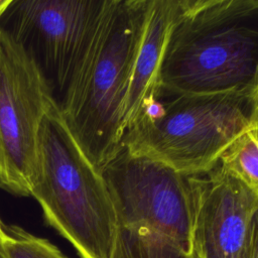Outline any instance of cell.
Returning <instances> with one entry per match:
<instances>
[{"label":"cell","instance_id":"8fae6325","mask_svg":"<svg viewBox=\"0 0 258 258\" xmlns=\"http://www.w3.org/2000/svg\"><path fill=\"white\" fill-rule=\"evenodd\" d=\"M248 258H258V205L254 212L251 223Z\"/></svg>","mask_w":258,"mask_h":258},{"label":"cell","instance_id":"7a4b0ae2","mask_svg":"<svg viewBox=\"0 0 258 258\" xmlns=\"http://www.w3.org/2000/svg\"><path fill=\"white\" fill-rule=\"evenodd\" d=\"M257 86L258 0H186L166 43L155 97Z\"/></svg>","mask_w":258,"mask_h":258},{"label":"cell","instance_id":"6da1fadb","mask_svg":"<svg viewBox=\"0 0 258 258\" xmlns=\"http://www.w3.org/2000/svg\"><path fill=\"white\" fill-rule=\"evenodd\" d=\"M150 1L109 0L96 36L57 107L99 172L121 146L123 111Z\"/></svg>","mask_w":258,"mask_h":258},{"label":"cell","instance_id":"30bf717a","mask_svg":"<svg viewBox=\"0 0 258 258\" xmlns=\"http://www.w3.org/2000/svg\"><path fill=\"white\" fill-rule=\"evenodd\" d=\"M7 258H68L48 240L33 236L18 226L4 227Z\"/></svg>","mask_w":258,"mask_h":258},{"label":"cell","instance_id":"3957f363","mask_svg":"<svg viewBox=\"0 0 258 258\" xmlns=\"http://www.w3.org/2000/svg\"><path fill=\"white\" fill-rule=\"evenodd\" d=\"M30 196L45 222L81 258H110L116 214L101 173L85 156L54 103L38 135V167Z\"/></svg>","mask_w":258,"mask_h":258},{"label":"cell","instance_id":"4fadbf2b","mask_svg":"<svg viewBox=\"0 0 258 258\" xmlns=\"http://www.w3.org/2000/svg\"><path fill=\"white\" fill-rule=\"evenodd\" d=\"M11 0H0V17L3 14V12L5 11V9L7 8V6L9 5Z\"/></svg>","mask_w":258,"mask_h":258},{"label":"cell","instance_id":"8992f818","mask_svg":"<svg viewBox=\"0 0 258 258\" xmlns=\"http://www.w3.org/2000/svg\"><path fill=\"white\" fill-rule=\"evenodd\" d=\"M54 103L31 60L0 31V188L29 197L38 167V135Z\"/></svg>","mask_w":258,"mask_h":258},{"label":"cell","instance_id":"9a60e30c","mask_svg":"<svg viewBox=\"0 0 258 258\" xmlns=\"http://www.w3.org/2000/svg\"><path fill=\"white\" fill-rule=\"evenodd\" d=\"M4 227H5V226L2 224V222H1V220H0V236H1L2 238H4V236H5Z\"/></svg>","mask_w":258,"mask_h":258},{"label":"cell","instance_id":"52a82bcc","mask_svg":"<svg viewBox=\"0 0 258 258\" xmlns=\"http://www.w3.org/2000/svg\"><path fill=\"white\" fill-rule=\"evenodd\" d=\"M194 235L201 258H248L258 197L218 163L188 176Z\"/></svg>","mask_w":258,"mask_h":258},{"label":"cell","instance_id":"5b68a950","mask_svg":"<svg viewBox=\"0 0 258 258\" xmlns=\"http://www.w3.org/2000/svg\"><path fill=\"white\" fill-rule=\"evenodd\" d=\"M109 0H11L0 31L31 60L58 107Z\"/></svg>","mask_w":258,"mask_h":258},{"label":"cell","instance_id":"7c38bea8","mask_svg":"<svg viewBox=\"0 0 258 258\" xmlns=\"http://www.w3.org/2000/svg\"><path fill=\"white\" fill-rule=\"evenodd\" d=\"M251 126L258 129V86L251 94Z\"/></svg>","mask_w":258,"mask_h":258},{"label":"cell","instance_id":"9c48e42d","mask_svg":"<svg viewBox=\"0 0 258 258\" xmlns=\"http://www.w3.org/2000/svg\"><path fill=\"white\" fill-rule=\"evenodd\" d=\"M217 163L258 197V129L251 126L242 132Z\"/></svg>","mask_w":258,"mask_h":258},{"label":"cell","instance_id":"5bb4252c","mask_svg":"<svg viewBox=\"0 0 258 258\" xmlns=\"http://www.w3.org/2000/svg\"><path fill=\"white\" fill-rule=\"evenodd\" d=\"M3 238L0 236V258H7L5 250H4V246H3Z\"/></svg>","mask_w":258,"mask_h":258},{"label":"cell","instance_id":"ba28073f","mask_svg":"<svg viewBox=\"0 0 258 258\" xmlns=\"http://www.w3.org/2000/svg\"><path fill=\"white\" fill-rule=\"evenodd\" d=\"M186 0H151L123 111V133L153 102L170 31Z\"/></svg>","mask_w":258,"mask_h":258},{"label":"cell","instance_id":"277c9868","mask_svg":"<svg viewBox=\"0 0 258 258\" xmlns=\"http://www.w3.org/2000/svg\"><path fill=\"white\" fill-rule=\"evenodd\" d=\"M251 94L157 96L123 133L121 145L184 175L206 173L251 127Z\"/></svg>","mask_w":258,"mask_h":258}]
</instances>
